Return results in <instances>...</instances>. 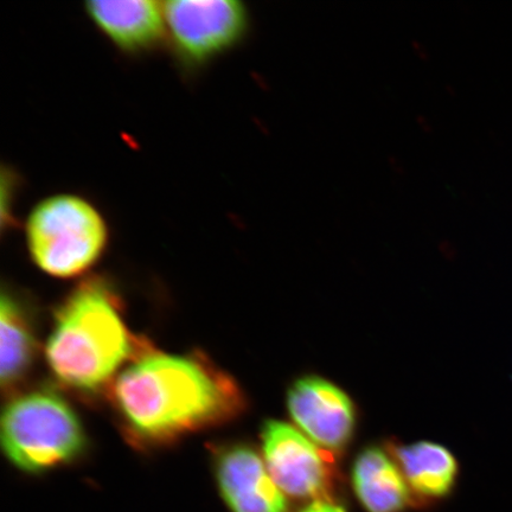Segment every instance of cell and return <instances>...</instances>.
<instances>
[{"mask_svg": "<svg viewBox=\"0 0 512 512\" xmlns=\"http://www.w3.org/2000/svg\"><path fill=\"white\" fill-rule=\"evenodd\" d=\"M2 347H0V377L4 388L15 384L27 374L34 362L36 341L34 331L22 307L9 294L3 293L0 303Z\"/></svg>", "mask_w": 512, "mask_h": 512, "instance_id": "7c38bea8", "label": "cell"}, {"mask_svg": "<svg viewBox=\"0 0 512 512\" xmlns=\"http://www.w3.org/2000/svg\"><path fill=\"white\" fill-rule=\"evenodd\" d=\"M394 460L379 447L358 454L352 467V486L368 512H401L407 508L411 491Z\"/></svg>", "mask_w": 512, "mask_h": 512, "instance_id": "30bf717a", "label": "cell"}, {"mask_svg": "<svg viewBox=\"0 0 512 512\" xmlns=\"http://www.w3.org/2000/svg\"><path fill=\"white\" fill-rule=\"evenodd\" d=\"M166 38L178 59L203 66L235 46L245 34L247 11L236 0L164 2Z\"/></svg>", "mask_w": 512, "mask_h": 512, "instance_id": "5b68a950", "label": "cell"}, {"mask_svg": "<svg viewBox=\"0 0 512 512\" xmlns=\"http://www.w3.org/2000/svg\"><path fill=\"white\" fill-rule=\"evenodd\" d=\"M395 458L407 483L416 494L445 497L456 485L458 464L444 446L421 441L395 448Z\"/></svg>", "mask_w": 512, "mask_h": 512, "instance_id": "8fae6325", "label": "cell"}, {"mask_svg": "<svg viewBox=\"0 0 512 512\" xmlns=\"http://www.w3.org/2000/svg\"><path fill=\"white\" fill-rule=\"evenodd\" d=\"M300 512H347L341 507V505H338L336 503H332L328 501V499H319V501L312 502L311 504L307 505L302 511Z\"/></svg>", "mask_w": 512, "mask_h": 512, "instance_id": "4fadbf2b", "label": "cell"}, {"mask_svg": "<svg viewBox=\"0 0 512 512\" xmlns=\"http://www.w3.org/2000/svg\"><path fill=\"white\" fill-rule=\"evenodd\" d=\"M113 399L128 431L149 444L227 424L247 408L238 382L202 355L147 352L115 381Z\"/></svg>", "mask_w": 512, "mask_h": 512, "instance_id": "6da1fadb", "label": "cell"}, {"mask_svg": "<svg viewBox=\"0 0 512 512\" xmlns=\"http://www.w3.org/2000/svg\"><path fill=\"white\" fill-rule=\"evenodd\" d=\"M287 407L300 431L329 451H342L355 430V408L349 396L334 383L305 376L292 384Z\"/></svg>", "mask_w": 512, "mask_h": 512, "instance_id": "52a82bcc", "label": "cell"}, {"mask_svg": "<svg viewBox=\"0 0 512 512\" xmlns=\"http://www.w3.org/2000/svg\"><path fill=\"white\" fill-rule=\"evenodd\" d=\"M85 11L115 48L138 54L166 38L164 4L156 0H92Z\"/></svg>", "mask_w": 512, "mask_h": 512, "instance_id": "9c48e42d", "label": "cell"}, {"mask_svg": "<svg viewBox=\"0 0 512 512\" xmlns=\"http://www.w3.org/2000/svg\"><path fill=\"white\" fill-rule=\"evenodd\" d=\"M120 306L104 281L76 287L56 315L47 344L49 367L66 386L94 392L136 352Z\"/></svg>", "mask_w": 512, "mask_h": 512, "instance_id": "7a4b0ae2", "label": "cell"}, {"mask_svg": "<svg viewBox=\"0 0 512 512\" xmlns=\"http://www.w3.org/2000/svg\"><path fill=\"white\" fill-rule=\"evenodd\" d=\"M261 439L267 469L284 494L326 499L331 485L330 466L304 433L286 422L268 420Z\"/></svg>", "mask_w": 512, "mask_h": 512, "instance_id": "8992f818", "label": "cell"}, {"mask_svg": "<svg viewBox=\"0 0 512 512\" xmlns=\"http://www.w3.org/2000/svg\"><path fill=\"white\" fill-rule=\"evenodd\" d=\"M2 445L19 469L40 472L72 462L86 447V433L72 406L50 389L12 399L2 416Z\"/></svg>", "mask_w": 512, "mask_h": 512, "instance_id": "277c9868", "label": "cell"}, {"mask_svg": "<svg viewBox=\"0 0 512 512\" xmlns=\"http://www.w3.org/2000/svg\"><path fill=\"white\" fill-rule=\"evenodd\" d=\"M413 46H414V50L416 51V53H418V55L421 57V59H426V56L424 54H422V51H425L424 47H422L419 42H414ZM425 53H426V51H425Z\"/></svg>", "mask_w": 512, "mask_h": 512, "instance_id": "5bb4252c", "label": "cell"}, {"mask_svg": "<svg viewBox=\"0 0 512 512\" xmlns=\"http://www.w3.org/2000/svg\"><path fill=\"white\" fill-rule=\"evenodd\" d=\"M31 259L57 278L85 273L104 254L108 226L104 215L87 198L61 192L43 198L25 222Z\"/></svg>", "mask_w": 512, "mask_h": 512, "instance_id": "3957f363", "label": "cell"}, {"mask_svg": "<svg viewBox=\"0 0 512 512\" xmlns=\"http://www.w3.org/2000/svg\"><path fill=\"white\" fill-rule=\"evenodd\" d=\"M215 469L221 495L233 512L288 511L284 492L253 447L234 444L220 448Z\"/></svg>", "mask_w": 512, "mask_h": 512, "instance_id": "ba28073f", "label": "cell"}]
</instances>
